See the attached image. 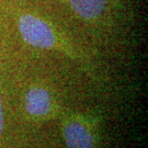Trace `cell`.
I'll list each match as a JSON object with an SVG mask.
<instances>
[{"label":"cell","mask_w":148,"mask_h":148,"mask_svg":"<svg viewBox=\"0 0 148 148\" xmlns=\"http://www.w3.org/2000/svg\"><path fill=\"white\" fill-rule=\"evenodd\" d=\"M81 21L92 25L109 22L120 0H60Z\"/></svg>","instance_id":"cell-4"},{"label":"cell","mask_w":148,"mask_h":148,"mask_svg":"<svg viewBox=\"0 0 148 148\" xmlns=\"http://www.w3.org/2000/svg\"><path fill=\"white\" fill-rule=\"evenodd\" d=\"M23 106L30 120L38 123L56 119L63 112L52 90L41 84L27 88L23 97Z\"/></svg>","instance_id":"cell-3"},{"label":"cell","mask_w":148,"mask_h":148,"mask_svg":"<svg viewBox=\"0 0 148 148\" xmlns=\"http://www.w3.org/2000/svg\"><path fill=\"white\" fill-rule=\"evenodd\" d=\"M16 27L22 40L27 45L57 52L77 63L91 77L95 76L92 62L85 51L75 44L53 22L31 12H22L16 18Z\"/></svg>","instance_id":"cell-1"},{"label":"cell","mask_w":148,"mask_h":148,"mask_svg":"<svg viewBox=\"0 0 148 148\" xmlns=\"http://www.w3.org/2000/svg\"><path fill=\"white\" fill-rule=\"evenodd\" d=\"M66 148H98L100 116L92 112L64 111L59 115Z\"/></svg>","instance_id":"cell-2"},{"label":"cell","mask_w":148,"mask_h":148,"mask_svg":"<svg viewBox=\"0 0 148 148\" xmlns=\"http://www.w3.org/2000/svg\"><path fill=\"white\" fill-rule=\"evenodd\" d=\"M3 131H5V110H3L2 95H1V91H0V139L2 137Z\"/></svg>","instance_id":"cell-5"}]
</instances>
